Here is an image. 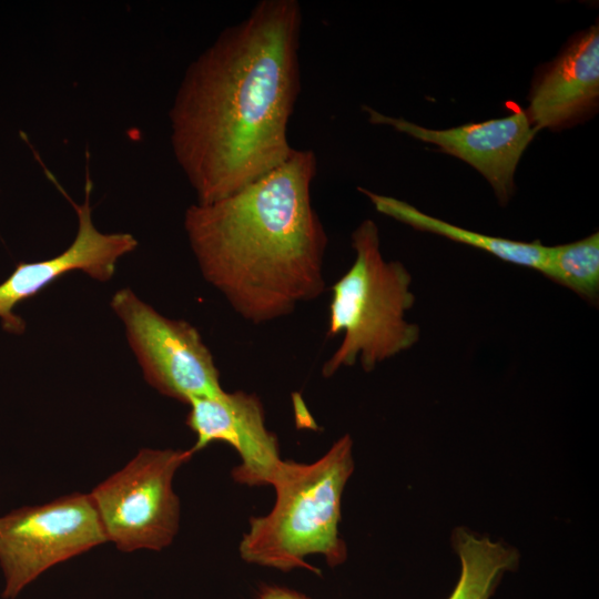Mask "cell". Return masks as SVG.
<instances>
[{
	"label": "cell",
	"mask_w": 599,
	"mask_h": 599,
	"mask_svg": "<svg viewBox=\"0 0 599 599\" xmlns=\"http://www.w3.org/2000/svg\"><path fill=\"white\" fill-rule=\"evenodd\" d=\"M352 246L354 263L331 287L327 337L343 339L322 366L325 378L357 361L370 372L419 339L418 325L404 318L415 302L412 276L400 262L384 260L374 221L355 229Z\"/></svg>",
	"instance_id": "cell-4"
},
{
	"label": "cell",
	"mask_w": 599,
	"mask_h": 599,
	"mask_svg": "<svg viewBox=\"0 0 599 599\" xmlns=\"http://www.w3.org/2000/svg\"><path fill=\"white\" fill-rule=\"evenodd\" d=\"M316 173V154L294 149L242 190L185 212L202 275L252 324L287 316L325 290L328 238L311 197Z\"/></svg>",
	"instance_id": "cell-2"
},
{
	"label": "cell",
	"mask_w": 599,
	"mask_h": 599,
	"mask_svg": "<svg viewBox=\"0 0 599 599\" xmlns=\"http://www.w3.org/2000/svg\"><path fill=\"white\" fill-rule=\"evenodd\" d=\"M354 471L353 440L337 439L311 464L283 460L271 486L276 498L272 510L252 517L238 551L250 564L288 571L305 568L318 572L304 558L322 555L329 567L347 558L338 536L341 500Z\"/></svg>",
	"instance_id": "cell-3"
},
{
	"label": "cell",
	"mask_w": 599,
	"mask_h": 599,
	"mask_svg": "<svg viewBox=\"0 0 599 599\" xmlns=\"http://www.w3.org/2000/svg\"><path fill=\"white\" fill-rule=\"evenodd\" d=\"M599 97V30L591 27L535 84L526 113L536 131L568 124Z\"/></svg>",
	"instance_id": "cell-11"
},
{
	"label": "cell",
	"mask_w": 599,
	"mask_h": 599,
	"mask_svg": "<svg viewBox=\"0 0 599 599\" xmlns=\"http://www.w3.org/2000/svg\"><path fill=\"white\" fill-rule=\"evenodd\" d=\"M376 211L416 230L435 233L449 240L486 251L496 257L546 274L549 246L540 242H519L469 231L423 213L413 205L392 196L358 187Z\"/></svg>",
	"instance_id": "cell-12"
},
{
	"label": "cell",
	"mask_w": 599,
	"mask_h": 599,
	"mask_svg": "<svg viewBox=\"0 0 599 599\" xmlns=\"http://www.w3.org/2000/svg\"><path fill=\"white\" fill-rule=\"evenodd\" d=\"M106 541L89 494L64 495L0 516L2 598L16 599L48 569Z\"/></svg>",
	"instance_id": "cell-6"
},
{
	"label": "cell",
	"mask_w": 599,
	"mask_h": 599,
	"mask_svg": "<svg viewBox=\"0 0 599 599\" xmlns=\"http://www.w3.org/2000/svg\"><path fill=\"white\" fill-rule=\"evenodd\" d=\"M363 110L372 123L389 125L419 141L435 144L474 166L490 183L501 204H506L512 194L517 164L537 133L526 111L480 123L434 130L366 105Z\"/></svg>",
	"instance_id": "cell-10"
},
{
	"label": "cell",
	"mask_w": 599,
	"mask_h": 599,
	"mask_svg": "<svg viewBox=\"0 0 599 599\" xmlns=\"http://www.w3.org/2000/svg\"><path fill=\"white\" fill-rule=\"evenodd\" d=\"M451 545L460 561V575L448 599H490L504 575L519 565L517 549L458 527Z\"/></svg>",
	"instance_id": "cell-13"
},
{
	"label": "cell",
	"mask_w": 599,
	"mask_h": 599,
	"mask_svg": "<svg viewBox=\"0 0 599 599\" xmlns=\"http://www.w3.org/2000/svg\"><path fill=\"white\" fill-rule=\"evenodd\" d=\"M111 307L125 326L145 380L162 395L189 405L224 390L213 356L193 325L161 315L130 288L118 291Z\"/></svg>",
	"instance_id": "cell-7"
},
{
	"label": "cell",
	"mask_w": 599,
	"mask_h": 599,
	"mask_svg": "<svg viewBox=\"0 0 599 599\" xmlns=\"http://www.w3.org/2000/svg\"><path fill=\"white\" fill-rule=\"evenodd\" d=\"M193 455L191 448H143L92 489L89 495L108 541L124 552L160 551L172 544L180 526L173 478Z\"/></svg>",
	"instance_id": "cell-5"
},
{
	"label": "cell",
	"mask_w": 599,
	"mask_h": 599,
	"mask_svg": "<svg viewBox=\"0 0 599 599\" xmlns=\"http://www.w3.org/2000/svg\"><path fill=\"white\" fill-rule=\"evenodd\" d=\"M58 186L60 187L59 184ZM91 189L92 182L87 175L85 199L79 205L60 187L73 205L79 221L71 245L52 258L19 263L10 276L0 283V319L6 332L22 334L24 331L23 319L13 313L19 303L33 297L64 274L74 271L106 282L113 276L118 260L138 246V241L129 233L105 234L98 231L91 216Z\"/></svg>",
	"instance_id": "cell-8"
},
{
	"label": "cell",
	"mask_w": 599,
	"mask_h": 599,
	"mask_svg": "<svg viewBox=\"0 0 599 599\" xmlns=\"http://www.w3.org/2000/svg\"><path fill=\"white\" fill-rule=\"evenodd\" d=\"M303 13L296 0H262L186 69L170 109L174 156L197 202L255 182L294 148L288 123L301 92Z\"/></svg>",
	"instance_id": "cell-1"
},
{
	"label": "cell",
	"mask_w": 599,
	"mask_h": 599,
	"mask_svg": "<svg viewBox=\"0 0 599 599\" xmlns=\"http://www.w3.org/2000/svg\"><path fill=\"white\" fill-rule=\"evenodd\" d=\"M189 406L186 425L196 436L191 448L194 454L215 441L229 444L241 459L232 470L233 479L248 487L271 486L283 459L255 394L223 390L193 399Z\"/></svg>",
	"instance_id": "cell-9"
},
{
	"label": "cell",
	"mask_w": 599,
	"mask_h": 599,
	"mask_svg": "<svg viewBox=\"0 0 599 599\" xmlns=\"http://www.w3.org/2000/svg\"><path fill=\"white\" fill-rule=\"evenodd\" d=\"M255 599H311L304 593H301L296 590L276 586V585H266L261 587Z\"/></svg>",
	"instance_id": "cell-15"
},
{
	"label": "cell",
	"mask_w": 599,
	"mask_h": 599,
	"mask_svg": "<svg viewBox=\"0 0 599 599\" xmlns=\"http://www.w3.org/2000/svg\"><path fill=\"white\" fill-rule=\"evenodd\" d=\"M545 276L595 304L599 294V234L549 246Z\"/></svg>",
	"instance_id": "cell-14"
}]
</instances>
